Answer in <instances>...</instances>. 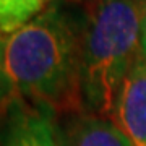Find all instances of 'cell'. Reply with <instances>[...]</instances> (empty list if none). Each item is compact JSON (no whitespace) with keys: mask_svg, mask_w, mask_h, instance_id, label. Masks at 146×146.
<instances>
[{"mask_svg":"<svg viewBox=\"0 0 146 146\" xmlns=\"http://www.w3.org/2000/svg\"><path fill=\"white\" fill-rule=\"evenodd\" d=\"M81 26L50 3L20 29L0 33V65L16 91L44 106L80 98Z\"/></svg>","mask_w":146,"mask_h":146,"instance_id":"6da1fadb","label":"cell"},{"mask_svg":"<svg viewBox=\"0 0 146 146\" xmlns=\"http://www.w3.org/2000/svg\"><path fill=\"white\" fill-rule=\"evenodd\" d=\"M145 5L135 0H98L81 26L80 98L94 115L110 119L119 89L140 55Z\"/></svg>","mask_w":146,"mask_h":146,"instance_id":"7a4b0ae2","label":"cell"},{"mask_svg":"<svg viewBox=\"0 0 146 146\" xmlns=\"http://www.w3.org/2000/svg\"><path fill=\"white\" fill-rule=\"evenodd\" d=\"M8 106L0 128V146H65L47 106L29 107L16 99Z\"/></svg>","mask_w":146,"mask_h":146,"instance_id":"3957f363","label":"cell"},{"mask_svg":"<svg viewBox=\"0 0 146 146\" xmlns=\"http://www.w3.org/2000/svg\"><path fill=\"white\" fill-rule=\"evenodd\" d=\"M112 119L133 146H146V58L141 55L120 86Z\"/></svg>","mask_w":146,"mask_h":146,"instance_id":"277c9868","label":"cell"},{"mask_svg":"<svg viewBox=\"0 0 146 146\" xmlns=\"http://www.w3.org/2000/svg\"><path fill=\"white\" fill-rule=\"evenodd\" d=\"M63 143L65 146H133L114 120L94 114L73 119L63 135Z\"/></svg>","mask_w":146,"mask_h":146,"instance_id":"5b68a950","label":"cell"},{"mask_svg":"<svg viewBox=\"0 0 146 146\" xmlns=\"http://www.w3.org/2000/svg\"><path fill=\"white\" fill-rule=\"evenodd\" d=\"M54 0H0V33H13L46 11Z\"/></svg>","mask_w":146,"mask_h":146,"instance_id":"8992f818","label":"cell"},{"mask_svg":"<svg viewBox=\"0 0 146 146\" xmlns=\"http://www.w3.org/2000/svg\"><path fill=\"white\" fill-rule=\"evenodd\" d=\"M15 84L11 83V80L8 78V75L0 65V106L10 104L15 99Z\"/></svg>","mask_w":146,"mask_h":146,"instance_id":"52a82bcc","label":"cell"},{"mask_svg":"<svg viewBox=\"0 0 146 146\" xmlns=\"http://www.w3.org/2000/svg\"><path fill=\"white\" fill-rule=\"evenodd\" d=\"M140 55L146 58V8L141 18V29H140Z\"/></svg>","mask_w":146,"mask_h":146,"instance_id":"ba28073f","label":"cell"},{"mask_svg":"<svg viewBox=\"0 0 146 146\" xmlns=\"http://www.w3.org/2000/svg\"><path fill=\"white\" fill-rule=\"evenodd\" d=\"M68 2H76V3H83V5L86 7V8H88V7L94 5V3H96L98 0H68Z\"/></svg>","mask_w":146,"mask_h":146,"instance_id":"9c48e42d","label":"cell"},{"mask_svg":"<svg viewBox=\"0 0 146 146\" xmlns=\"http://www.w3.org/2000/svg\"><path fill=\"white\" fill-rule=\"evenodd\" d=\"M135 2H138V3H141V5L146 7V0H135Z\"/></svg>","mask_w":146,"mask_h":146,"instance_id":"30bf717a","label":"cell"}]
</instances>
